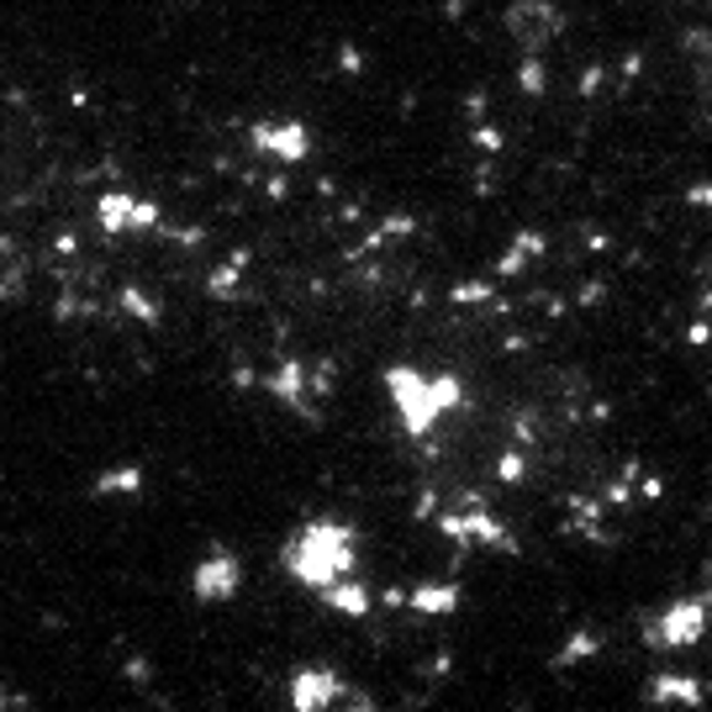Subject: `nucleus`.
Here are the masks:
<instances>
[{"instance_id":"6","label":"nucleus","mask_w":712,"mask_h":712,"mask_svg":"<svg viewBox=\"0 0 712 712\" xmlns=\"http://www.w3.org/2000/svg\"><path fill=\"white\" fill-rule=\"evenodd\" d=\"M349 697V686H343V676L338 670H327V665H306V670H296L291 676V686H285V702L296 712H323V708H338Z\"/></svg>"},{"instance_id":"21","label":"nucleus","mask_w":712,"mask_h":712,"mask_svg":"<svg viewBox=\"0 0 712 712\" xmlns=\"http://www.w3.org/2000/svg\"><path fill=\"white\" fill-rule=\"evenodd\" d=\"M491 291L486 285H454V306H470V301H486Z\"/></svg>"},{"instance_id":"24","label":"nucleus","mask_w":712,"mask_h":712,"mask_svg":"<svg viewBox=\"0 0 712 712\" xmlns=\"http://www.w3.org/2000/svg\"><path fill=\"white\" fill-rule=\"evenodd\" d=\"M686 201H691V207H712V185H691Z\"/></svg>"},{"instance_id":"7","label":"nucleus","mask_w":712,"mask_h":712,"mask_svg":"<svg viewBox=\"0 0 712 712\" xmlns=\"http://www.w3.org/2000/svg\"><path fill=\"white\" fill-rule=\"evenodd\" d=\"M248 143H254V153H265V159H275V164H301L306 153H312V132L301 127V121H254L248 127Z\"/></svg>"},{"instance_id":"3","label":"nucleus","mask_w":712,"mask_h":712,"mask_svg":"<svg viewBox=\"0 0 712 712\" xmlns=\"http://www.w3.org/2000/svg\"><path fill=\"white\" fill-rule=\"evenodd\" d=\"M95 222H101V233H159L164 227V207L159 201H143V196H132V190H106L101 201H95Z\"/></svg>"},{"instance_id":"13","label":"nucleus","mask_w":712,"mask_h":712,"mask_svg":"<svg viewBox=\"0 0 712 712\" xmlns=\"http://www.w3.org/2000/svg\"><path fill=\"white\" fill-rule=\"evenodd\" d=\"M117 306L132 317V323H143V327H159V317H164V306L143 291V285H121L117 291Z\"/></svg>"},{"instance_id":"27","label":"nucleus","mask_w":712,"mask_h":712,"mask_svg":"<svg viewBox=\"0 0 712 712\" xmlns=\"http://www.w3.org/2000/svg\"><path fill=\"white\" fill-rule=\"evenodd\" d=\"M16 702H22V697H5V691H0V708H16Z\"/></svg>"},{"instance_id":"9","label":"nucleus","mask_w":712,"mask_h":712,"mask_svg":"<svg viewBox=\"0 0 712 712\" xmlns=\"http://www.w3.org/2000/svg\"><path fill=\"white\" fill-rule=\"evenodd\" d=\"M265 390L280 401V407H301L306 396H312V375L301 370V359L296 354H280V364L265 375Z\"/></svg>"},{"instance_id":"10","label":"nucleus","mask_w":712,"mask_h":712,"mask_svg":"<svg viewBox=\"0 0 712 712\" xmlns=\"http://www.w3.org/2000/svg\"><path fill=\"white\" fill-rule=\"evenodd\" d=\"M323 607H332V612H343V618H370V607H375V596H370V586H359L354 575H338L332 586H323Z\"/></svg>"},{"instance_id":"14","label":"nucleus","mask_w":712,"mask_h":712,"mask_svg":"<svg viewBox=\"0 0 712 712\" xmlns=\"http://www.w3.org/2000/svg\"><path fill=\"white\" fill-rule=\"evenodd\" d=\"M95 497H138L143 491V470L138 465H121V470H106L95 486H90Z\"/></svg>"},{"instance_id":"15","label":"nucleus","mask_w":712,"mask_h":712,"mask_svg":"<svg viewBox=\"0 0 712 712\" xmlns=\"http://www.w3.org/2000/svg\"><path fill=\"white\" fill-rule=\"evenodd\" d=\"M243 265H248V254H227L222 265L211 269V280H207V291L217 301H233L237 296V280H243Z\"/></svg>"},{"instance_id":"19","label":"nucleus","mask_w":712,"mask_h":712,"mask_svg":"<svg viewBox=\"0 0 712 712\" xmlns=\"http://www.w3.org/2000/svg\"><path fill=\"white\" fill-rule=\"evenodd\" d=\"M523 90H528V95H544V63L538 59H523Z\"/></svg>"},{"instance_id":"2","label":"nucleus","mask_w":712,"mask_h":712,"mask_svg":"<svg viewBox=\"0 0 712 712\" xmlns=\"http://www.w3.org/2000/svg\"><path fill=\"white\" fill-rule=\"evenodd\" d=\"M386 390H390V407L401 417V428L412 439H428L439 428V417L465 407V386L459 375H417L412 364H390L386 370Z\"/></svg>"},{"instance_id":"1","label":"nucleus","mask_w":712,"mask_h":712,"mask_svg":"<svg viewBox=\"0 0 712 712\" xmlns=\"http://www.w3.org/2000/svg\"><path fill=\"white\" fill-rule=\"evenodd\" d=\"M280 560L285 570L296 575L301 586H312V592H323L332 586L338 575H354L359 564V534L349 523H332V517H312V523H301V534L280 549Z\"/></svg>"},{"instance_id":"22","label":"nucleus","mask_w":712,"mask_h":712,"mask_svg":"<svg viewBox=\"0 0 712 712\" xmlns=\"http://www.w3.org/2000/svg\"><path fill=\"white\" fill-rule=\"evenodd\" d=\"M338 69H343V74H359V69H364L359 48H338Z\"/></svg>"},{"instance_id":"20","label":"nucleus","mask_w":712,"mask_h":712,"mask_svg":"<svg viewBox=\"0 0 712 712\" xmlns=\"http://www.w3.org/2000/svg\"><path fill=\"white\" fill-rule=\"evenodd\" d=\"M332 375H338V370H332V359H323V364L312 370V396H327V386H332Z\"/></svg>"},{"instance_id":"18","label":"nucleus","mask_w":712,"mask_h":712,"mask_svg":"<svg viewBox=\"0 0 712 712\" xmlns=\"http://www.w3.org/2000/svg\"><path fill=\"white\" fill-rule=\"evenodd\" d=\"M586 654H596V639H592V633H575V639L564 644L560 665H575V660H586Z\"/></svg>"},{"instance_id":"26","label":"nucleus","mask_w":712,"mask_h":712,"mask_svg":"<svg viewBox=\"0 0 712 712\" xmlns=\"http://www.w3.org/2000/svg\"><path fill=\"white\" fill-rule=\"evenodd\" d=\"M596 85H602V69H586V74H581V90H586V95H592Z\"/></svg>"},{"instance_id":"16","label":"nucleus","mask_w":712,"mask_h":712,"mask_svg":"<svg viewBox=\"0 0 712 712\" xmlns=\"http://www.w3.org/2000/svg\"><path fill=\"white\" fill-rule=\"evenodd\" d=\"M534 254H544V237H538V233H523L517 243H512V254H502V265H497V275H517V269L528 265Z\"/></svg>"},{"instance_id":"4","label":"nucleus","mask_w":712,"mask_h":712,"mask_svg":"<svg viewBox=\"0 0 712 712\" xmlns=\"http://www.w3.org/2000/svg\"><path fill=\"white\" fill-rule=\"evenodd\" d=\"M439 528H444L454 544H480V549H502V555H512L517 549V538H512V528L506 523H497L491 512H480V506H470V512H444L439 517Z\"/></svg>"},{"instance_id":"23","label":"nucleus","mask_w":712,"mask_h":712,"mask_svg":"<svg viewBox=\"0 0 712 712\" xmlns=\"http://www.w3.org/2000/svg\"><path fill=\"white\" fill-rule=\"evenodd\" d=\"M475 143H480L486 153H497V149H502V132H497V127H480V132H475Z\"/></svg>"},{"instance_id":"8","label":"nucleus","mask_w":712,"mask_h":712,"mask_svg":"<svg viewBox=\"0 0 712 712\" xmlns=\"http://www.w3.org/2000/svg\"><path fill=\"white\" fill-rule=\"evenodd\" d=\"M190 592H196V602H233L237 592H243V564L227 555V549H217V555H207V560L190 570Z\"/></svg>"},{"instance_id":"11","label":"nucleus","mask_w":712,"mask_h":712,"mask_svg":"<svg viewBox=\"0 0 712 712\" xmlns=\"http://www.w3.org/2000/svg\"><path fill=\"white\" fill-rule=\"evenodd\" d=\"M407 607L428 612V618H444V612H454V607H459V586H454V581H428V586L407 592Z\"/></svg>"},{"instance_id":"25","label":"nucleus","mask_w":712,"mask_h":712,"mask_svg":"<svg viewBox=\"0 0 712 712\" xmlns=\"http://www.w3.org/2000/svg\"><path fill=\"white\" fill-rule=\"evenodd\" d=\"M433 506H439L433 502V491H422V497H417V517H433Z\"/></svg>"},{"instance_id":"5","label":"nucleus","mask_w":712,"mask_h":712,"mask_svg":"<svg viewBox=\"0 0 712 712\" xmlns=\"http://www.w3.org/2000/svg\"><path fill=\"white\" fill-rule=\"evenodd\" d=\"M702 633H708V596H686L676 607H665V618L650 628L660 650H691Z\"/></svg>"},{"instance_id":"17","label":"nucleus","mask_w":712,"mask_h":712,"mask_svg":"<svg viewBox=\"0 0 712 712\" xmlns=\"http://www.w3.org/2000/svg\"><path fill=\"white\" fill-rule=\"evenodd\" d=\"M497 475H502L506 486H517V480L528 475V459H523V454H502V459H497Z\"/></svg>"},{"instance_id":"12","label":"nucleus","mask_w":712,"mask_h":712,"mask_svg":"<svg viewBox=\"0 0 712 712\" xmlns=\"http://www.w3.org/2000/svg\"><path fill=\"white\" fill-rule=\"evenodd\" d=\"M650 702H686V708H702V681L691 676H660L650 686Z\"/></svg>"}]
</instances>
